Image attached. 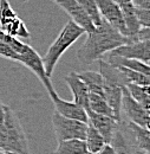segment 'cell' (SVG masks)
I'll list each match as a JSON object with an SVG mask.
<instances>
[{
  "instance_id": "cell-1",
  "label": "cell",
  "mask_w": 150,
  "mask_h": 154,
  "mask_svg": "<svg viewBox=\"0 0 150 154\" xmlns=\"http://www.w3.org/2000/svg\"><path fill=\"white\" fill-rule=\"evenodd\" d=\"M86 35L88 37L85 43L77 51V58L82 64H92L96 60L102 59L106 52L131 42L103 18L94 30Z\"/></svg>"
},
{
  "instance_id": "cell-2",
  "label": "cell",
  "mask_w": 150,
  "mask_h": 154,
  "mask_svg": "<svg viewBox=\"0 0 150 154\" xmlns=\"http://www.w3.org/2000/svg\"><path fill=\"white\" fill-rule=\"evenodd\" d=\"M0 151L30 154L28 140L18 115L8 106L5 107L4 121L0 127Z\"/></svg>"
},
{
  "instance_id": "cell-3",
  "label": "cell",
  "mask_w": 150,
  "mask_h": 154,
  "mask_svg": "<svg viewBox=\"0 0 150 154\" xmlns=\"http://www.w3.org/2000/svg\"><path fill=\"white\" fill-rule=\"evenodd\" d=\"M84 33H85V31L79 25H77L74 20L70 19L64 25V27L59 32L58 37L50 45L45 56L41 57L43 62H44V68H45L46 75L49 78L52 77L53 71L56 69V65L58 64L60 57L64 55V52L68 51Z\"/></svg>"
},
{
  "instance_id": "cell-4",
  "label": "cell",
  "mask_w": 150,
  "mask_h": 154,
  "mask_svg": "<svg viewBox=\"0 0 150 154\" xmlns=\"http://www.w3.org/2000/svg\"><path fill=\"white\" fill-rule=\"evenodd\" d=\"M52 125L58 141L71 140V139H79V140L85 139L88 129L86 122L75 119H69L55 112L52 116Z\"/></svg>"
},
{
  "instance_id": "cell-5",
  "label": "cell",
  "mask_w": 150,
  "mask_h": 154,
  "mask_svg": "<svg viewBox=\"0 0 150 154\" xmlns=\"http://www.w3.org/2000/svg\"><path fill=\"white\" fill-rule=\"evenodd\" d=\"M19 63L24 64L27 69H30L36 76L39 78V81L43 83L47 93L53 91V85L51 83V78H49L46 75L43 58L39 56L37 51L28 44L25 45L24 50L19 54Z\"/></svg>"
},
{
  "instance_id": "cell-6",
  "label": "cell",
  "mask_w": 150,
  "mask_h": 154,
  "mask_svg": "<svg viewBox=\"0 0 150 154\" xmlns=\"http://www.w3.org/2000/svg\"><path fill=\"white\" fill-rule=\"evenodd\" d=\"M121 112L124 113L128 121L142 126L144 128H149V110L146 109L142 104H140L128 91L127 87L122 88V102H121Z\"/></svg>"
},
{
  "instance_id": "cell-7",
  "label": "cell",
  "mask_w": 150,
  "mask_h": 154,
  "mask_svg": "<svg viewBox=\"0 0 150 154\" xmlns=\"http://www.w3.org/2000/svg\"><path fill=\"white\" fill-rule=\"evenodd\" d=\"M94 1L100 17L105 21H108L121 35L128 37L127 26L124 23L123 13L119 4L116 0H94Z\"/></svg>"
},
{
  "instance_id": "cell-8",
  "label": "cell",
  "mask_w": 150,
  "mask_h": 154,
  "mask_svg": "<svg viewBox=\"0 0 150 154\" xmlns=\"http://www.w3.org/2000/svg\"><path fill=\"white\" fill-rule=\"evenodd\" d=\"M51 1H53L62 10H64L69 14L70 19L74 20L77 25H79L85 31V33H90L94 29L91 18L76 0H51Z\"/></svg>"
},
{
  "instance_id": "cell-9",
  "label": "cell",
  "mask_w": 150,
  "mask_h": 154,
  "mask_svg": "<svg viewBox=\"0 0 150 154\" xmlns=\"http://www.w3.org/2000/svg\"><path fill=\"white\" fill-rule=\"evenodd\" d=\"M110 54L121 56V57L138 59V60H142L143 63L149 64L150 40H134L128 44H123L116 48L115 50L110 51Z\"/></svg>"
},
{
  "instance_id": "cell-10",
  "label": "cell",
  "mask_w": 150,
  "mask_h": 154,
  "mask_svg": "<svg viewBox=\"0 0 150 154\" xmlns=\"http://www.w3.org/2000/svg\"><path fill=\"white\" fill-rule=\"evenodd\" d=\"M49 95L53 102L55 112H57L58 114L65 116V117H69V119H75V120H79V121L88 123V121H89L88 114L83 107H80L74 101L70 102V101H65V100L60 98L56 93V90L49 93Z\"/></svg>"
},
{
  "instance_id": "cell-11",
  "label": "cell",
  "mask_w": 150,
  "mask_h": 154,
  "mask_svg": "<svg viewBox=\"0 0 150 154\" xmlns=\"http://www.w3.org/2000/svg\"><path fill=\"white\" fill-rule=\"evenodd\" d=\"M110 143L115 148L116 154H136L137 147L132 141L123 119L118 121V126L113 133L112 140Z\"/></svg>"
},
{
  "instance_id": "cell-12",
  "label": "cell",
  "mask_w": 150,
  "mask_h": 154,
  "mask_svg": "<svg viewBox=\"0 0 150 154\" xmlns=\"http://www.w3.org/2000/svg\"><path fill=\"white\" fill-rule=\"evenodd\" d=\"M86 114H88V119H89L88 122L90 125H92L99 132V134L103 136L105 143H110L112 140L113 133L118 126V121L113 117L96 114V113L90 112V110H88Z\"/></svg>"
},
{
  "instance_id": "cell-13",
  "label": "cell",
  "mask_w": 150,
  "mask_h": 154,
  "mask_svg": "<svg viewBox=\"0 0 150 154\" xmlns=\"http://www.w3.org/2000/svg\"><path fill=\"white\" fill-rule=\"evenodd\" d=\"M66 84L69 85L72 95H74V102L83 107L85 110H89V89L85 85V83L78 77L77 72L70 71L65 76Z\"/></svg>"
},
{
  "instance_id": "cell-14",
  "label": "cell",
  "mask_w": 150,
  "mask_h": 154,
  "mask_svg": "<svg viewBox=\"0 0 150 154\" xmlns=\"http://www.w3.org/2000/svg\"><path fill=\"white\" fill-rule=\"evenodd\" d=\"M127 129L131 136L135 146L138 149H143L150 152V133L149 128H144L142 126H138L136 123H132L130 121H124Z\"/></svg>"
},
{
  "instance_id": "cell-15",
  "label": "cell",
  "mask_w": 150,
  "mask_h": 154,
  "mask_svg": "<svg viewBox=\"0 0 150 154\" xmlns=\"http://www.w3.org/2000/svg\"><path fill=\"white\" fill-rule=\"evenodd\" d=\"M106 62L110 63L111 65H115V66H124V68H128V69H131V70H135V71H138V72H142L144 75L150 76L149 64L143 63L142 60H138V59L121 57V56L110 54Z\"/></svg>"
},
{
  "instance_id": "cell-16",
  "label": "cell",
  "mask_w": 150,
  "mask_h": 154,
  "mask_svg": "<svg viewBox=\"0 0 150 154\" xmlns=\"http://www.w3.org/2000/svg\"><path fill=\"white\" fill-rule=\"evenodd\" d=\"M89 110L90 112H94L96 114L110 116V117L116 119L112 108L106 102V100L102 96V95L96 94V93H90L89 94Z\"/></svg>"
},
{
  "instance_id": "cell-17",
  "label": "cell",
  "mask_w": 150,
  "mask_h": 154,
  "mask_svg": "<svg viewBox=\"0 0 150 154\" xmlns=\"http://www.w3.org/2000/svg\"><path fill=\"white\" fill-rule=\"evenodd\" d=\"M78 77L85 83L90 93H96L103 96V84L104 79L99 72L94 71H80L77 72Z\"/></svg>"
},
{
  "instance_id": "cell-18",
  "label": "cell",
  "mask_w": 150,
  "mask_h": 154,
  "mask_svg": "<svg viewBox=\"0 0 150 154\" xmlns=\"http://www.w3.org/2000/svg\"><path fill=\"white\" fill-rule=\"evenodd\" d=\"M86 151L88 149L84 140L71 139L58 141V147L52 154H82Z\"/></svg>"
},
{
  "instance_id": "cell-19",
  "label": "cell",
  "mask_w": 150,
  "mask_h": 154,
  "mask_svg": "<svg viewBox=\"0 0 150 154\" xmlns=\"http://www.w3.org/2000/svg\"><path fill=\"white\" fill-rule=\"evenodd\" d=\"M128 91L140 104H142L146 109L150 108V94L149 85H141L136 83H127L125 84Z\"/></svg>"
},
{
  "instance_id": "cell-20",
  "label": "cell",
  "mask_w": 150,
  "mask_h": 154,
  "mask_svg": "<svg viewBox=\"0 0 150 154\" xmlns=\"http://www.w3.org/2000/svg\"><path fill=\"white\" fill-rule=\"evenodd\" d=\"M84 141L86 145V149L94 154L105 145L103 136L99 134V132L89 122H88V129H86V135H85Z\"/></svg>"
},
{
  "instance_id": "cell-21",
  "label": "cell",
  "mask_w": 150,
  "mask_h": 154,
  "mask_svg": "<svg viewBox=\"0 0 150 154\" xmlns=\"http://www.w3.org/2000/svg\"><path fill=\"white\" fill-rule=\"evenodd\" d=\"M2 31H5L6 33H8L10 36H13L16 38H24L30 39V32L25 25V23L20 19L19 17L11 20L10 23H7L6 25L0 27Z\"/></svg>"
},
{
  "instance_id": "cell-22",
  "label": "cell",
  "mask_w": 150,
  "mask_h": 154,
  "mask_svg": "<svg viewBox=\"0 0 150 154\" xmlns=\"http://www.w3.org/2000/svg\"><path fill=\"white\" fill-rule=\"evenodd\" d=\"M83 8L84 11L89 14V17L91 18L94 25H98L102 20V17L99 14V11L97 8V5H96V1L94 0H76Z\"/></svg>"
},
{
  "instance_id": "cell-23",
  "label": "cell",
  "mask_w": 150,
  "mask_h": 154,
  "mask_svg": "<svg viewBox=\"0 0 150 154\" xmlns=\"http://www.w3.org/2000/svg\"><path fill=\"white\" fill-rule=\"evenodd\" d=\"M17 13L12 8L8 0H0V27L17 18Z\"/></svg>"
},
{
  "instance_id": "cell-24",
  "label": "cell",
  "mask_w": 150,
  "mask_h": 154,
  "mask_svg": "<svg viewBox=\"0 0 150 154\" xmlns=\"http://www.w3.org/2000/svg\"><path fill=\"white\" fill-rule=\"evenodd\" d=\"M0 57L11 59L14 62H19V55L5 42L0 40Z\"/></svg>"
},
{
  "instance_id": "cell-25",
  "label": "cell",
  "mask_w": 150,
  "mask_h": 154,
  "mask_svg": "<svg viewBox=\"0 0 150 154\" xmlns=\"http://www.w3.org/2000/svg\"><path fill=\"white\" fill-rule=\"evenodd\" d=\"M135 14L138 20L140 25L142 27H149L150 26V10L135 7Z\"/></svg>"
},
{
  "instance_id": "cell-26",
  "label": "cell",
  "mask_w": 150,
  "mask_h": 154,
  "mask_svg": "<svg viewBox=\"0 0 150 154\" xmlns=\"http://www.w3.org/2000/svg\"><path fill=\"white\" fill-rule=\"evenodd\" d=\"M134 40H150V30L149 27H142L137 31ZM132 40V42H134Z\"/></svg>"
},
{
  "instance_id": "cell-27",
  "label": "cell",
  "mask_w": 150,
  "mask_h": 154,
  "mask_svg": "<svg viewBox=\"0 0 150 154\" xmlns=\"http://www.w3.org/2000/svg\"><path fill=\"white\" fill-rule=\"evenodd\" d=\"M96 154H116V151L111 143H105Z\"/></svg>"
},
{
  "instance_id": "cell-28",
  "label": "cell",
  "mask_w": 150,
  "mask_h": 154,
  "mask_svg": "<svg viewBox=\"0 0 150 154\" xmlns=\"http://www.w3.org/2000/svg\"><path fill=\"white\" fill-rule=\"evenodd\" d=\"M135 7H141V8H147L150 10V0H131Z\"/></svg>"
},
{
  "instance_id": "cell-29",
  "label": "cell",
  "mask_w": 150,
  "mask_h": 154,
  "mask_svg": "<svg viewBox=\"0 0 150 154\" xmlns=\"http://www.w3.org/2000/svg\"><path fill=\"white\" fill-rule=\"evenodd\" d=\"M5 107H6V104H4V103L1 102V100H0V127H1V125H2V121H4Z\"/></svg>"
},
{
  "instance_id": "cell-30",
  "label": "cell",
  "mask_w": 150,
  "mask_h": 154,
  "mask_svg": "<svg viewBox=\"0 0 150 154\" xmlns=\"http://www.w3.org/2000/svg\"><path fill=\"white\" fill-rule=\"evenodd\" d=\"M136 154H150V152H147V151H143V149H136Z\"/></svg>"
},
{
  "instance_id": "cell-31",
  "label": "cell",
  "mask_w": 150,
  "mask_h": 154,
  "mask_svg": "<svg viewBox=\"0 0 150 154\" xmlns=\"http://www.w3.org/2000/svg\"><path fill=\"white\" fill-rule=\"evenodd\" d=\"M116 1H117V2L121 5V4H125V2H129V1H131V0H116Z\"/></svg>"
},
{
  "instance_id": "cell-32",
  "label": "cell",
  "mask_w": 150,
  "mask_h": 154,
  "mask_svg": "<svg viewBox=\"0 0 150 154\" xmlns=\"http://www.w3.org/2000/svg\"><path fill=\"white\" fill-rule=\"evenodd\" d=\"M0 154H19V153H12V152H5V151H0Z\"/></svg>"
},
{
  "instance_id": "cell-33",
  "label": "cell",
  "mask_w": 150,
  "mask_h": 154,
  "mask_svg": "<svg viewBox=\"0 0 150 154\" xmlns=\"http://www.w3.org/2000/svg\"><path fill=\"white\" fill-rule=\"evenodd\" d=\"M82 154H94V153H91V152H89V151H86V152H84V153Z\"/></svg>"
},
{
  "instance_id": "cell-34",
  "label": "cell",
  "mask_w": 150,
  "mask_h": 154,
  "mask_svg": "<svg viewBox=\"0 0 150 154\" xmlns=\"http://www.w3.org/2000/svg\"><path fill=\"white\" fill-rule=\"evenodd\" d=\"M25 1H26V0H25Z\"/></svg>"
}]
</instances>
